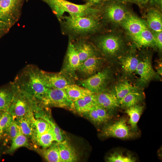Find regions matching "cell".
<instances>
[{
	"label": "cell",
	"instance_id": "cell-38",
	"mask_svg": "<svg viewBox=\"0 0 162 162\" xmlns=\"http://www.w3.org/2000/svg\"><path fill=\"white\" fill-rule=\"evenodd\" d=\"M84 114L86 115L88 118L94 124L98 125L101 124L94 106Z\"/></svg>",
	"mask_w": 162,
	"mask_h": 162
},
{
	"label": "cell",
	"instance_id": "cell-16",
	"mask_svg": "<svg viewBox=\"0 0 162 162\" xmlns=\"http://www.w3.org/2000/svg\"><path fill=\"white\" fill-rule=\"evenodd\" d=\"M130 36L148 28L146 22L130 14L121 24Z\"/></svg>",
	"mask_w": 162,
	"mask_h": 162
},
{
	"label": "cell",
	"instance_id": "cell-13",
	"mask_svg": "<svg viewBox=\"0 0 162 162\" xmlns=\"http://www.w3.org/2000/svg\"><path fill=\"white\" fill-rule=\"evenodd\" d=\"M135 73L139 76V86H144L155 77L156 73L154 70L151 60L148 57H144L140 61Z\"/></svg>",
	"mask_w": 162,
	"mask_h": 162
},
{
	"label": "cell",
	"instance_id": "cell-34",
	"mask_svg": "<svg viewBox=\"0 0 162 162\" xmlns=\"http://www.w3.org/2000/svg\"><path fill=\"white\" fill-rule=\"evenodd\" d=\"M33 122L34 130V138L46 132L50 126L47 122L40 118L36 119L34 117Z\"/></svg>",
	"mask_w": 162,
	"mask_h": 162
},
{
	"label": "cell",
	"instance_id": "cell-12",
	"mask_svg": "<svg viewBox=\"0 0 162 162\" xmlns=\"http://www.w3.org/2000/svg\"><path fill=\"white\" fill-rule=\"evenodd\" d=\"M70 41L78 53L81 64L87 58L98 55L97 48L89 39Z\"/></svg>",
	"mask_w": 162,
	"mask_h": 162
},
{
	"label": "cell",
	"instance_id": "cell-32",
	"mask_svg": "<svg viewBox=\"0 0 162 162\" xmlns=\"http://www.w3.org/2000/svg\"><path fill=\"white\" fill-rule=\"evenodd\" d=\"M27 137L21 131L20 128L17 135L12 140V143L8 150V152L12 153L21 147L28 146Z\"/></svg>",
	"mask_w": 162,
	"mask_h": 162
},
{
	"label": "cell",
	"instance_id": "cell-44",
	"mask_svg": "<svg viewBox=\"0 0 162 162\" xmlns=\"http://www.w3.org/2000/svg\"><path fill=\"white\" fill-rule=\"evenodd\" d=\"M4 111H3L0 110V119L2 113H3Z\"/></svg>",
	"mask_w": 162,
	"mask_h": 162
},
{
	"label": "cell",
	"instance_id": "cell-10",
	"mask_svg": "<svg viewBox=\"0 0 162 162\" xmlns=\"http://www.w3.org/2000/svg\"><path fill=\"white\" fill-rule=\"evenodd\" d=\"M111 73L108 69L96 73L80 81V84L94 94L104 92L110 79Z\"/></svg>",
	"mask_w": 162,
	"mask_h": 162
},
{
	"label": "cell",
	"instance_id": "cell-1",
	"mask_svg": "<svg viewBox=\"0 0 162 162\" xmlns=\"http://www.w3.org/2000/svg\"><path fill=\"white\" fill-rule=\"evenodd\" d=\"M62 33L73 41L80 39H90L99 32L103 23L100 17L64 15L58 20Z\"/></svg>",
	"mask_w": 162,
	"mask_h": 162
},
{
	"label": "cell",
	"instance_id": "cell-11",
	"mask_svg": "<svg viewBox=\"0 0 162 162\" xmlns=\"http://www.w3.org/2000/svg\"><path fill=\"white\" fill-rule=\"evenodd\" d=\"M42 77L47 88L63 89L66 86L73 84L67 74L62 71L54 73L41 70Z\"/></svg>",
	"mask_w": 162,
	"mask_h": 162
},
{
	"label": "cell",
	"instance_id": "cell-4",
	"mask_svg": "<svg viewBox=\"0 0 162 162\" xmlns=\"http://www.w3.org/2000/svg\"><path fill=\"white\" fill-rule=\"evenodd\" d=\"M89 39L104 56L108 58L115 57L123 51L124 44L120 36L112 33L95 35Z\"/></svg>",
	"mask_w": 162,
	"mask_h": 162
},
{
	"label": "cell",
	"instance_id": "cell-30",
	"mask_svg": "<svg viewBox=\"0 0 162 162\" xmlns=\"http://www.w3.org/2000/svg\"><path fill=\"white\" fill-rule=\"evenodd\" d=\"M34 139L38 144L44 148H48L53 142L56 141L55 134L51 125L47 131Z\"/></svg>",
	"mask_w": 162,
	"mask_h": 162
},
{
	"label": "cell",
	"instance_id": "cell-26",
	"mask_svg": "<svg viewBox=\"0 0 162 162\" xmlns=\"http://www.w3.org/2000/svg\"><path fill=\"white\" fill-rule=\"evenodd\" d=\"M143 108V106L137 104L126 109L125 112L130 117L128 123L130 125L131 130L137 132V123Z\"/></svg>",
	"mask_w": 162,
	"mask_h": 162
},
{
	"label": "cell",
	"instance_id": "cell-20",
	"mask_svg": "<svg viewBox=\"0 0 162 162\" xmlns=\"http://www.w3.org/2000/svg\"><path fill=\"white\" fill-rule=\"evenodd\" d=\"M34 113L32 112L14 119L22 132L27 137H34V130L33 120L34 117Z\"/></svg>",
	"mask_w": 162,
	"mask_h": 162
},
{
	"label": "cell",
	"instance_id": "cell-9",
	"mask_svg": "<svg viewBox=\"0 0 162 162\" xmlns=\"http://www.w3.org/2000/svg\"><path fill=\"white\" fill-rule=\"evenodd\" d=\"M139 134L132 131L127 124L126 119L122 118L114 122L108 124L103 128L102 135L106 137H112L120 139H132Z\"/></svg>",
	"mask_w": 162,
	"mask_h": 162
},
{
	"label": "cell",
	"instance_id": "cell-33",
	"mask_svg": "<svg viewBox=\"0 0 162 162\" xmlns=\"http://www.w3.org/2000/svg\"><path fill=\"white\" fill-rule=\"evenodd\" d=\"M108 162H134L136 158L131 154L128 153L124 154L120 151H115L111 154L107 158Z\"/></svg>",
	"mask_w": 162,
	"mask_h": 162
},
{
	"label": "cell",
	"instance_id": "cell-23",
	"mask_svg": "<svg viewBox=\"0 0 162 162\" xmlns=\"http://www.w3.org/2000/svg\"><path fill=\"white\" fill-rule=\"evenodd\" d=\"M139 61L133 54H129L121 57L120 62L124 73L130 76L135 73Z\"/></svg>",
	"mask_w": 162,
	"mask_h": 162
},
{
	"label": "cell",
	"instance_id": "cell-41",
	"mask_svg": "<svg viewBox=\"0 0 162 162\" xmlns=\"http://www.w3.org/2000/svg\"><path fill=\"white\" fill-rule=\"evenodd\" d=\"M149 1V0H125V2L135 3L142 7L146 4Z\"/></svg>",
	"mask_w": 162,
	"mask_h": 162
},
{
	"label": "cell",
	"instance_id": "cell-31",
	"mask_svg": "<svg viewBox=\"0 0 162 162\" xmlns=\"http://www.w3.org/2000/svg\"><path fill=\"white\" fill-rule=\"evenodd\" d=\"M43 153L45 159L49 162H62L58 143L52 144Z\"/></svg>",
	"mask_w": 162,
	"mask_h": 162
},
{
	"label": "cell",
	"instance_id": "cell-29",
	"mask_svg": "<svg viewBox=\"0 0 162 162\" xmlns=\"http://www.w3.org/2000/svg\"><path fill=\"white\" fill-rule=\"evenodd\" d=\"M138 90L135 87L124 81L117 84L112 92L115 95L119 103L120 100L129 93Z\"/></svg>",
	"mask_w": 162,
	"mask_h": 162
},
{
	"label": "cell",
	"instance_id": "cell-21",
	"mask_svg": "<svg viewBox=\"0 0 162 162\" xmlns=\"http://www.w3.org/2000/svg\"><path fill=\"white\" fill-rule=\"evenodd\" d=\"M62 162H73L77 160L78 156L73 147L66 140L58 143Z\"/></svg>",
	"mask_w": 162,
	"mask_h": 162
},
{
	"label": "cell",
	"instance_id": "cell-25",
	"mask_svg": "<svg viewBox=\"0 0 162 162\" xmlns=\"http://www.w3.org/2000/svg\"><path fill=\"white\" fill-rule=\"evenodd\" d=\"M130 37L133 40L140 46H156L152 33L148 28Z\"/></svg>",
	"mask_w": 162,
	"mask_h": 162
},
{
	"label": "cell",
	"instance_id": "cell-36",
	"mask_svg": "<svg viewBox=\"0 0 162 162\" xmlns=\"http://www.w3.org/2000/svg\"><path fill=\"white\" fill-rule=\"evenodd\" d=\"M101 124L105 123L111 118V115L104 107L98 104L94 106Z\"/></svg>",
	"mask_w": 162,
	"mask_h": 162
},
{
	"label": "cell",
	"instance_id": "cell-43",
	"mask_svg": "<svg viewBox=\"0 0 162 162\" xmlns=\"http://www.w3.org/2000/svg\"><path fill=\"white\" fill-rule=\"evenodd\" d=\"M152 2L158 7L160 8H162V0H152Z\"/></svg>",
	"mask_w": 162,
	"mask_h": 162
},
{
	"label": "cell",
	"instance_id": "cell-7",
	"mask_svg": "<svg viewBox=\"0 0 162 162\" xmlns=\"http://www.w3.org/2000/svg\"><path fill=\"white\" fill-rule=\"evenodd\" d=\"M39 104L44 107H55L74 110V102L69 98L63 88H48Z\"/></svg>",
	"mask_w": 162,
	"mask_h": 162
},
{
	"label": "cell",
	"instance_id": "cell-3",
	"mask_svg": "<svg viewBox=\"0 0 162 162\" xmlns=\"http://www.w3.org/2000/svg\"><path fill=\"white\" fill-rule=\"evenodd\" d=\"M51 8L58 20L67 13L72 16H100V9L91 7L85 3L77 4L67 0H41Z\"/></svg>",
	"mask_w": 162,
	"mask_h": 162
},
{
	"label": "cell",
	"instance_id": "cell-27",
	"mask_svg": "<svg viewBox=\"0 0 162 162\" xmlns=\"http://www.w3.org/2000/svg\"><path fill=\"white\" fill-rule=\"evenodd\" d=\"M144 98V95L138 90L130 92L120 100V106L124 109H127L138 104Z\"/></svg>",
	"mask_w": 162,
	"mask_h": 162
},
{
	"label": "cell",
	"instance_id": "cell-6",
	"mask_svg": "<svg viewBox=\"0 0 162 162\" xmlns=\"http://www.w3.org/2000/svg\"><path fill=\"white\" fill-rule=\"evenodd\" d=\"M100 18L105 22L120 24L130 14L120 2L109 0L100 9Z\"/></svg>",
	"mask_w": 162,
	"mask_h": 162
},
{
	"label": "cell",
	"instance_id": "cell-18",
	"mask_svg": "<svg viewBox=\"0 0 162 162\" xmlns=\"http://www.w3.org/2000/svg\"><path fill=\"white\" fill-rule=\"evenodd\" d=\"M17 87L14 82L0 88V110L7 111L12 101Z\"/></svg>",
	"mask_w": 162,
	"mask_h": 162
},
{
	"label": "cell",
	"instance_id": "cell-39",
	"mask_svg": "<svg viewBox=\"0 0 162 162\" xmlns=\"http://www.w3.org/2000/svg\"><path fill=\"white\" fill-rule=\"evenodd\" d=\"M151 32L153 36L156 47L159 50H161L162 49V31H151Z\"/></svg>",
	"mask_w": 162,
	"mask_h": 162
},
{
	"label": "cell",
	"instance_id": "cell-35",
	"mask_svg": "<svg viewBox=\"0 0 162 162\" xmlns=\"http://www.w3.org/2000/svg\"><path fill=\"white\" fill-rule=\"evenodd\" d=\"M13 120L12 116L8 111L4 112L0 119V137L5 134Z\"/></svg>",
	"mask_w": 162,
	"mask_h": 162
},
{
	"label": "cell",
	"instance_id": "cell-8",
	"mask_svg": "<svg viewBox=\"0 0 162 162\" xmlns=\"http://www.w3.org/2000/svg\"><path fill=\"white\" fill-rule=\"evenodd\" d=\"M22 0H0V22L10 29L19 20Z\"/></svg>",
	"mask_w": 162,
	"mask_h": 162
},
{
	"label": "cell",
	"instance_id": "cell-24",
	"mask_svg": "<svg viewBox=\"0 0 162 162\" xmlns=\"http://www.w3.org/2000/svg\"><path fill=\"white\" fill-rule=\"evenodd\" d=\"M96 104L94 94H93L74 102V110L79 113L84 114Z\"/></svg>",
	"mask_w": 162,
	"mask_h": 162
},
{
	"label": "cell",
	"instance_id": "cell-42",
	"mask_svg": "<svg viewBox=\"0 0 162 162\" xmlns=\"http://www.w3.org/2000/svg\"><path fill=\"white\" fill-rule=\"evenodd\" d=\"M10 28L4 24L0 22V38L7 32Z\"/></svg>",
	"mask_w": 162,
	"mask_h": 162
},
{
	"label": "cell",
	"instance_id": "cell-19",
	"mask_svg": "<svg viewBox=\"0 0 162 162\" xmlns=\"http://www.w3.org/2000/svg\"><path fill=\"white\" fill-rule=\"evenodd\" d=\"M146 22L151 31H162V15L158 9L151 8L148 10L146 14Z\"/></svg>",
	"mask_w": 162,
	"mask_h": 162
},
{
	"label": "cell",
	"instance_id": "cell-17",
	"mask_svg": "<svg viewBox=\"0 0 162 162\" xmlns=\"http://www.w3.org/2000/svg\"><path fill=\"white\" fill-rule=\"evenodd\" d=\"M103 60V58L98 55L94 56L82 63L78 70L86 75L91 76L96 73Z\"/></svg>",
	"mask_w": 162,
	"mask_h": 162
},
{
	"label": "cell",
	"instance_id": "cell-5",
	"mask_svg": "<svg viewBox=\"0 0 162 162\" xmlns=\"http://www.w3.org/2000/svg\"><path fill=\"white\" fill-rule=\"evenodd\" d=\"M39 106L35 98L17 87L12 101L7 111L14 119L32 112L34 113Z\"/></svg>",
	"mask_w": 162,
	"mask_h": 162
},
{
	"label": "cell",
	"instance_id": "cell-45",
	"mask_svg": "<svg viewBox=\"0 0 162 162\" xmlns=\"http://www.w3.org/2000/svg\"><path fill=\"white\" fill-rule=\"evenodd\" d=\"M119 2H125V0H116Z\"/></svg>",
	"mask_w": 162,
	"mask_h": 162
},
{
	"label": "cell",
	"instance_id": "cell-28",
	"mask_svg": "<svg viewBox=\"0 0 162 162\" xmlns=\"http://www.w3.org/2000/svg\"><path fill=\"white\" fill-rule=\"evenodd\" d=\"M43 107L42 106H40L34 112V115H35L36 117L42 118L47 122L53 128L55 135L56 141L57 143L62 142L64 140L63 134L61 130L55 123L45 115L43 109Z\"/></svg>",
	"mask_w": 162,
	"mask_h": 162
},
{
	"label": "cell",
	"instance_id": "cell-37",
	"mask_svg": "<svg viewBox=\"0 0 162 162\" xmlns=\"http://www.w3.org/2000/svg\"><path fill=\"white\" fill-rule=\"evenodd\" d=\"M19 130V127L14 120L5 134L7 135L9 139L12 140L17 135Z\"/></svg>",
	"mask_w": 162,
	"mask_h": 162
},
{
	"label": "cell",
	"instance_id": "cell-40",
	"mask_svg": "<svg viewBox=\"0 0 162 162\" xmlns=\"http://www.w3.org/2000/svg\"><path fill=\"white\" fill-rule=\"evenodd\" d=\"M91 7L99 9L107 1L109 0H82Z\"/></svg>",
	"mask_w": 162,
	"mask_h": 162
},
{
	"label": "cell",
	"instance_id": "cell-15",
	"mask_svg": "<svg viewBox=\"0 0 162 162\" xmlns=\"http://www.w3.org/2000/svg\"><path fill=\"white\" fill-rule=\"evenodd\" d=\"M97 104L105 108L112 115L113 112L120 107L119 102L112 92H102L94 94Z\"/></svg>",
	"mask_w": 162,
	"mask_h": 162
},
{
	"label": "cell",
	"instance_id": "cell-14",
	"mask_svg": "<svg viewBox=\"0 0 162 162\" xmlns=\"http://www.w3.org/2000/svg\"><path fill=\"white\" fill-rule=\"evenodd\" d=\"M64 62V73H67V74L69 75L75 74V71L78 70L81 63L78 53L69 40Z\"/></svg>",
	"mask_w": 162,
	"mask_h": 162
},
{
	"label": "cell",
	"instance_id": "cell-2",
	"mask_svg": "<svg viewBox=\"0 0 162 162\" xmlns=\"http://www.w3.org/2000/svg\"><path fill=\"white\" fill-rule=\"evenodd\" d=\"M41 70L35 65H27L14 81L18 88L32 95L38 103L48 88L43 82Z\"/></svg>",
	"mask_w": 162,
	"mask_h": 162
},
{
	"label": "cell",
	"instance_id": "cell-22",
	"mask_svg": "<svg viewBox=\"0 0 162 162\" xmlns=\"http://www.w3.org/2000/svg\"><path fill=\"white\" fill-rule=\"evenodd\" d=\"M63 89L69 98L73 102L94 94L86 88L73 84L66 86Z\"/></svg>",
	"mask_w": 162,
	"mask_h": 162
}]
</instances>
